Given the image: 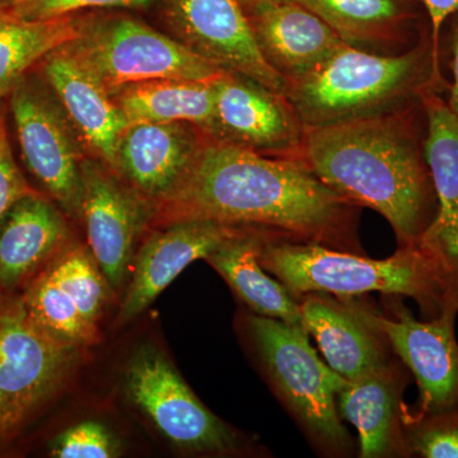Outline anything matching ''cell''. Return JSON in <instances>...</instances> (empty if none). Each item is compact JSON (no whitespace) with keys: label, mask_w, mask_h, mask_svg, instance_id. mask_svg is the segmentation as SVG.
<instances>
[{"label":"cell","mask_w":458,"mask_h":458,"mask_svg":"<svg viewBox=\"0 0 458 458\" xmlns=\"http://www.w3.org/2000/svg\"><path fill=\"white\" fill-rule=\"evenodd\" d=\"M165 16L177 40L199 56L284 95L285 80L262 56L240 0H165Z\"/></svg>","instance_id":"13"},{"label":"cell","mask_w":458,"mask_h":458,"mask_svg":"<svg viewBox=\"0 0 458 458\" xmlns=\"http://www.w3.org/2000/svg\"><path fill=\"white\" fill-rule=\"evenodd\" d=\"M429 18L434 47L443 49L442 29L447 18L458 12V0H421Z\"/></svg>","instance_id":"31"},{"label":"cell","mask_w":458,"mask_h":458,"mask_svg":"<svg viewBox=\"0 0 458 458\" xmlns=\"http://www.w3.org/2000/svg\"><path fill=\"white\" fill-rule=\"evenodd\" d=\"M301 302L303 330L318 343L328 366L352 381L388 363L394 354L384 337L367 324L349 298L304 294Z\"/></svg>","instance_id":"22"},{"label":"cell","mask_w":458,"mask_h":458,"mask_svg":"<svg viewBox=\"0 0 458 458\" xmlns=\"http://www.w3.org/2000/svg\"><path fill=\"white\" fill-rule=\"evenodd\" d=\"M11 108L27 168L66 216H81L86 158L59 101L25 78L11 92Z\"/></svg>","instance_id":"9"},{"label":"cell","mask_w":458,"mask_h":458,"mask_svg":"<svg viewBox=\"0 0 458 458\" xmlns=\"http://www.w3.org/2000/svg\"><path fill=\"white\" fill-rule=\"evenodd\" d=\"M448 50L451 55V69L454 73V82L448 87L447 101L452 114L458 123V12L451 16L450 35H448Z\"/></svg>","instance_id":"32"},{"label":"cell","mask_w":458,"mask_h":458,"mask_svg":"<svg viewBox=\"0 0 458 458\" xmlns=\"http://www.w3.org/2000/svg\"><path fill=\"white\" fill-rule=\"evenodd\" d=\"M12 2H13V0H0V13H2V12L4 11Z\"/></svg>","instance_id":"35"},{"label":"cell","mask_w":458,"mask_h":458,"mask_svg":"<svg viewBox=\"0 0 458 458\" xmlns=\"http://www.w3.org/2000/svg\"><path fill=\"white\" fill-rule=\"evenodd\" d=\"M207 140L192 123H131L117 143L114 172L157 207L179 188Z\"/></svg>","instance_id":"16"},{"label":"cell","mask_w":458,"mask_h":458,"mask_svg":"<svg viewBox=\"0 0 458 458\" xmlns=\"http://www.w3.org/2000/svg\"><path fill=\"white\" fill-rule=\"evenodd\" d=\"M216 80L148 81L125 87L114 93V98L129 125L135 123H186L207 132L213 119Z\"/></svg>","instance_id":"24"},{"label":"cell","mask_w":458,"mask_h":458,"mask_svg":"<svg viewBox=\"0 0 458 458\" xmlns=\"http://www.w3.org/2000/svg\"><path fill=\"white\" fill-rule=\"evenodd\" d=\"M249 227L214 221H180L162 225L138 249L131 279L114 324L123 327L155 302L191 262L207 258Z\"/></svg>","instance_id":"14"},{"label":"cell","mask_w":458,"mask_h":458,"mask_svg":"<svg viewBox=\"0 0 458 458\" xmlns=\"http://www.w3.org/2000/svg\"><path fill=\"white\" fill-rule=\"evenodd\" d=\"M349 301L414 377L419 387L417 414L458 406L456 318L439 316L419 321L403 303L397 302V297H393L385 311H377L352 297Z\"/></svg>","instance_id":"10"},{"label":"cell","mask_w":458,"mask_h":458,"mask_svg":"<svg viewBox=\"0 0 458 458\" xmlns=\"http://www.w3.org/2000/svg\"><path fill=\"white\" fill-rule=\"evenodd\" d=\"M360 213L300 159L264 156L208 137L179 188L157 205L153 221L262 228L286 240L364 255Z\"/></svg>","instance_id":"1"},{"label":"cell","mask_w":458,"mask_h":458,"mask_svg":"<svg viewBox=\"0 0 458 458\" xmlns=\"http://www.w3.org/2000/svg\"><path fill=\"white\" fill-rule=\"evenodd\" d=\"M33 191L36 190L30 188L18 168L9 143L5 120L0 114V223L17 201Z\"/></svg>","instance_id":"30"},{"label":"cell","mask_w":458,"mask_h":458,"mask_svg":"<svg viewBox=\"0 0 458 458\" xmlns=\"http://www.w3.org/2000/svg\"><path fill=\"white\" fill-rule=\"evenodd\" d=\"M152 0H13L0 16L23 21H50L93 8H140Z\"/></svg>","instance_id":"29"},{"label":"cell","mask_w":458,"mask_h":458,"mask_svg":"<svg viewBox=\"0 0 458 458\" xmlns=\"http://www.w3.org/2000/svg\"><path fill=\"white\" fill-rule=\"evenodd\" d=\"M276 236L279 234L267 229L249 227L238 236L225 241L205 260L227 282L250 311L303 328L301 303L278 279L270 278L265 273L259 260L265 241Z\"/></svg>","instance_id":"23"},{"label":"cell","mask_w":458,"mask_h":458,"mask_svg":"<svg viewBox=\"0 0 458 458\" xmlns=\"http://www.w3.org/2000/svg\"><path fill=\"white\" fill-rule=\"evenodd\" d=\"M155 214L156 205L116 172L84 159L81 216L90 252L114 292L128 285L141 233Z\"/></svg>","instance_id":"11"},{"label":"cell","mask_w":458,"mask_h":458,"mask_svg":"<svg viewBox=\"0 0 458 458\" xmlns=\"http://www.w3.org/2000/svg\"><path fill=\"white\" fill-rule=\"evenodd\" d=\"M82 25L74 16L50 21L0 16V98L25 80L33 65L75 40Z\"/></svg>","instance_id":"25"},{"label":"cell","mask_w":458,"mask_h":458,"mask_svg":"<svg viewBox=\"0 0 458 458\" xmlns=\"http://www.w3.org/2000/svg\"><path fill=\"white\" fill-rule=\"evenodd\" d=\"M427 135L423 99L381 116L306 129L300 161L345 200L381 214L399 247L417 245L438 212Z\"/></svg>","instance_id":"2"},{"label":"cell","mask_w":458,"mask_h":458,"mask_svg":"<svg viewBox=\"0 0 458 458\" xmlns=\"http://www.w3.org/2000/svg\"><path fill=\"white\" fill-rule=\"evenodd\" d=\"M214 86L208 137L264 156L300 159L306 128L284 95L231 72L219 75Z\"/></svg>","instance_id":"12"},{"label":"cell","mask_w":458,"mask_h":458,"mask_svg":"<svg viewBox=\"0 0 458 458\" xmlns=\"http://www.w3.org/2000/svg\"><path fill=\"white\" fill-rule=\"evenodd\" d=\"M403 426L411 454L458 458V406L430 414H417L405 408Z\"/></svg>","instance_id":"27"},{"label":"cell","mask_w":458,"mask_h":458,"mask_svg":"<svg viewBox=\"0 0 458 458\" xmlns=\"http://www.w3.org/2000/svg\"><path fill=\"white\" fill-rule=\"evenodd\" d=\"M123 393L165 441L189 454H233L246 442L192 393L155 344L140 345L126 363Z\"/></svg>","instance_id":"8"},{"label":"cell","mask_w":458,"mask_h":458,"mask_svg":"<svg viewBox=\"0 0 458 458\" xmlns=\"http://www.w3.org/2000/svg\"><path fill=\"white\" fill-rule=\"evenodd\" d=\"M44 75L81 140L114 172L117 143L128 120L110 90L68 49L42 60Z\"/></svg>","instance_id":"19"},{"label":"cell","mask_w":458,"mask_h":458,"mask_svg":"<svg viewBox=\"0 0 458 458\" xmlns=\"http://www.w3.org/2000/svg\"><path fill=\"white\" fill-rule=\"evenodd\" d=\"M294 2L327 22L348 47L367 53L401 55L432 35L429 18L418 8L421 0Z\"/></svg>","instance_id":"18"},{"label":"cell","mask_w":458,"mask_h":458,"mask_svg":"<svg viewBox=\"0 0 458 458\" xmlns=\"http://www.w3.org/2000/svg\"><path fill=\"white\" fill-rule=\"evenodd\" d=\"M242 3L243 8L247 12L254 11V9L262 7V5L271 4V3L283 2V0H240Z\"/></svg>","instance_id":"33"},{"label":"cell","mask_w":458,"mask_h":458,"mask_svg":"<svg viewBox=\"0 0 458 458\" xmlns=\"http://www.w3.org/2000/svg\"><path fill=\"white\" fill-rule=\"evenodd\" d=\"M71 241L64 212L33 191L13 205L0 223V293L20 297Z\"/></svg>","instance_id":"20"},{"label":"cell","mask_w":458,"mask_h":458,"mask_svg":"<svg viewBox=\"0 0 458 458\" xmlns=\"http://www.w3.org/2000/svg\"><path fill=\"white\" fill-rule=\"evenodd\" d=\"M443 56L432 35L401 55L346 45L309 74L286 82L284 96L306 129L381 116L423 102L430 93H447Z\"/></svg>","instance_id":"3"},{"label":"cell","mask_w":458,"mask_h":458,"mask_svg":"<svg viewBox=\"0 0 458 458\" xmlns=\"http://www.w3.org/2000/svg\"><path fill=\"white\" fill-rule=\"evenodd\" d=\"M246 13L262 56L285 82L309 74L346 47L327 22L294 0Z\"/></svg>","instance_id":"21"},{"label":"cell","mask_w":458,"mask_h":458,"mask_svg":"<svg viewBox=\"0 0 458 458\" xmlns=\"http://www.w3.org/2000/svg\"><path fill=\"white\" fill-rule=\"evenodd\" d=\"M410 372L394 355L375 370L346 381L337 394L340 417L360 433V457H410L403 396Z\"/></svg>","instance_id":"17"},{"label":"cell","mask_w":458,"mask_h":458,"mask_svg":"<svg viewBox=\"0 0 458 458\" xmlns=\"http://www.w3.org/2000/svg\"><path fill=\"white\" fill-rule=\"evenodd\" d=\"M259 260L295 298L309 293L339 298L382 293L411 298L426 319L445 313L441 270L419 243L399 247L390 258L376 260L366 254L276 236L265 241Z\"/></svg>","instance_id":"4"},{"label":"cell","mask_w":458,"mask_h":458,"mask_svg":"<svg viewBox=\"0 0 458 458\" xmlns=\"http://www.w3.org/2000/svg\"><path fill=\"white\" fill-rule=\"evenodd\" d=\"M83 349L38 327L20 298L0 312V454L16 447L64 390Z\"/></svg>","instance_id":"6"},{"label":"cell","mask_w":458,"mask_h":458,"mask_svg":"<svg viewBox=\"0 0 458 458\" xmlns=\"http://www.w3.org/2000/svg\"><path fill=\"white\" fill-rule=\"evenodd\" d=\"M14 300H16V298H14ZM12 301L13 300H9V298L5 297V295L0 293V312L4 311L9 304H11Z\"/></svg>","instance_id":"34"},{"label":"cell","mask_w":458,"mask_h":458,"mask_svg":"<svg viewBox=\"0 0 458 458\" xmlns=\"http://www.w3.org/2000/svg\"><path fill=\"white\" fill-rule=\"evenodd\" d=\"M111 95L156 80L213 81L225 71L140 21L129 17L83 21L66 44Z\"/></svg>","instance_id":"7"},{"label":"cell","mask_w":458,"mask_h":458,"mask_svg":"<svg viewBox=\"0 0 458 458\" xmlns=\"http://www.w3.org/2000/svg\"><path fill=\"white\" fill-rule=\"evenodd\" d=\"M428 117L427 161L438 198V212L419 245L441 270L445 289L442 316L458 313V123L443 95L424 98Z\"/></svg>","instance_id":"15"},{"label":"cell","mask_w":458,"mask_h":458,"mask_svg":"<svg viewBox=\"0 0 458 458\" xmlns=\"http://www.w3.org/2000/svg\"><path fill=\"white\" fill-rule=\"evenodd\" d=\"M247 337L265 378L318 451L351 454L354 443L336 408L346 379L319 360L302 327L250 313Z\"/></svg>","instance_id":"5"},{"label":"cell","mask_w":458,"mask_h":458,"mask_svg":"<svg viewBox=\"0 0 458 458\" xmlns=\"http://www.w3.org/2000/svg\"><path fill=\"white\" fill-rule=\"evenodd\" d=\"M49 452L57 458H108L120 456L122 445L105 424L86 420L57 434Z\"/></svg>","instance_id":"28"},{"label":"cell","mask_w":458,"mask_h":458,"mask_svg":"<svg viewBox=\"0 0 458 458\" xmlns=\"http://www.w3.org/2000/svg\"><path fill=\"white\" fill-rule=\"evenodd\" d=\"M44 270L71 297L84 318L98 327L114 292L89 247L69 241Z\"/></svg>","instance_id":"26"}]
</instances>
